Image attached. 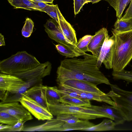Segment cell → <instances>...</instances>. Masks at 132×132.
Returning <instances> with one entry per match:
<instances>
[{
  "mask_svg": "<svg viewBox=\"0 0 132 132\" xmlns=\"http://www.w3.org/2000/svg\"><path fill=\"white\" fill-rule=\"evenodd\" d=\"M52 68L51 63L47 61L40 63L32 69L12 75L20 78L25 82L31 84L34 86L41 84L42 78L50 75Z\"/></svg>",
  "mask_w": 132,
  "mask_h": 132,
  "instance_id": "8992f818",
  "label": "cell"
},
{
  "mask_svg": "<svg viewBox=\"0 0 132 132\" xmlns=\"http://www.w3.org/2000/svg\"><path fill=\"white\" fill-rule=\"evenodd\" d=\"M26 121L19 120L15 124L11 125L9 128L4 129L2 132H14L23 131L24 125Z\"/></svg>",
  "mask_w": 132,
  "mask_h": 132,
  "instance_id": "1f68e13d",
  "label": "cell"
},
{
  "mask_svg": "<svg viewBox=\"0 0 132 132\" xmlns=\"http://www.w3.org/2000/svg\"><path fill=\"white\" fill-rule=\"evenodd\" d=\"M17 119L5 112L0 111V123H1L13 125L18 121Z\"/></svg>",
  "mask_w": 132,
  "mask_h": 132,
  "instance_id": "83f0119b",
  "label": "cell"
},
{
  "mask_svg": "<svg viewBox=\"0 0 132 132\" xmlns=\"http://www.w3.org/2000/svg\"><path fill=\"white\" fill-rule=\"evenodd\" d=\"M74 8L75 15L78 14L80 11L82 6L81 0H73Z\"/></svg>",
  "mask_w": 132,
  "mask_h": 132,
  "instance_id": "d6a6232c",
  "label": "cell"
},
{
  "mask_svg": "<svg viewBox=\"0 0 132 132\" xmlns=\"http://www.w3.org/2000/svg\"><path fill=\"white\" fill-rule=\"evenodd\" d=\"M58 18V27L66 38L76 46L77 43L76 31L71 26L63 17L59 7L57 10Z\"/></svg>",
  "mask_w": 132,
  "mask_h": 132,
  "instance_id": "5bb4252c",
  "label": "cell"
},
{
  "mask_svg": "<svg viewBox=\"0 0 132 132\" xmlns=\"http://www.w3.org/2000/svg\"><path fill=\"white\" fill-rule=\"evenodd\" d=\"M3 124H1L0 125V131H2L3 130L7 129L10 127L11 125H3Z\"/></svg>",
  "mask_w": 132,
  "mask_h": 132,
  "instance_id": "8d00e7d4",
  "label": "cell"
},
{
  "mask_svg": "<svg viewBox=\"0 0 132 132\" xmlns=\"http://www.w3.org/2000/svg\"><path fill=\"white\" fill-rule=\"evenodd\" d=\"M40 64L35 57L23 51L1 61L0 71L2 73L12 75L32 69Z\"/></svg>",
  "mask_w": 132,
  "mask_h": 132,
  "instance_id": "3957f363",
  "label": "cell"
},
{
  "mask_svg": "<svg viewBox=\"0 0 132 132\" xmlns=\"http://www.w3.org/2000/svg\"><path fill=\"white\" fill-rule=\"evenodd\" d=\"M19 102L38 120H47L53 118V115L47 109L27 96H23Z\"/></svg>",
  "mask_w": 132,
  "mask_h": 132,
  "instance_id": "9c48e42d",
  "label": "cell"
},
{
  "mask_svg": "<svg viewBox=\"0 0 132 132\" xmlns=\"http://www.w3.org/2000/svg\"><path fill=\"white\" fill-rule=\"evenodd\" d=\"M56 116L57 118L68 124L76 123L80 120L73 115L70 114H63Z\"/></svg>",
  "mask_w": 132,
  "mask_h": 132,
  "instance_id": "4dcf8cb0",
  "label": "cell"
},
{
  "mask_svg": "<svg viewBox=\"0 0 132 132\" xmlns=\"http://www.w3.org/2000/svg\"><path fill=\"white\" fill-rule=\"evenodd\" d=\"M92 0H81L82 4L83 6L86 3L91 2Z\"/></svg>",
  "mask_w": 132,
  "mask_h": 132,
  "instance_id": "f35d334b",
  "label": "cell"
},
{
  "mask_svg": "<svg viewBox=\"0 0 132 132\" xmlns=\"http://www.w3.org/2000/svg\"><path fill=\"white\" fill-rule=\"evenodd\" d=\"M108 34V31L105 28L96 32L88 45V52L98 58L106 36Z\"/></svg>",
  "mask_w": 132,
  "mask_h": 132,
  "instance_id": "4fadbf2b",
  "label": "cell"
},
{
  "mask_svg": "<svg viewBox=\"0 0 132 132\" xmlns=\"http://www.w3.org/2000/svg\"><path fill=\"white\" fill-rule=\"evenodd\" d=\"M63 83L72 87L82 91L101 95L106 94L100 89L97 85L89 82L70 79L65 81Z\"/></svg>",
  "mask_w": 132,
  "mask_h": 132,
  "instance_id": "ac0fdd59",
  "label": "cell"
},
{
  "mask_svg": "<svg viewBox=\"0 0 132 132\" xmlns=\"http://www.w3.org/2000/svg\"><path fill=\"white\" fill-rule=\"evenodd\" d=\"M116 125L115 122L112 120L110 119H105L98 124L83 129L81 130L89 131L112 130L114 129Z\"/></svg>",
  "mask_w": 132,
  "mask_h": 132,
  "instance_id": "44dd1931",
  "label": "cell"
},
{
  "mask_svg": "<svg viewBox=\"0 0 132 132\" xmlns=\"http://www.w3.org/2000/svg\"><path fill=\"white\" fill-rule=\"evenodd\" d=\"M90 101L88 100L64 95L61 96L60 103L70 105L89 108L92 106Z\"/></svg>",
  "mask_w": 132,
  "mask_h": 132,
  "instance_id": "ffe728a7",
  "label": "cell"
},
{
  "mask_svg": "<svg viewBox=\"0 0 132 132\" xmlns=\"http://www.w3.org/2000/svg\"><path fill=\"white\" fill-rule=\"evenodd\" d=\"M34 2H43L46 3L52 4L54 0H30Z\"/></svg>",
  "mask_w": 132,
  "mask_h": 132,
  "instance_id": "74e56055",
  "label": "cell"
},
{
  "mask_svg": "<svg viewBox=\"0 0 132 132\" xmlns=\"http://www.w3.org/2000/svg\"><path fill=\"white\" fill-rule=\"evenodd\" d=\"M93 35H86L80 38L77 42L76 46L81 52L85 53L88 52L87 46Z\"/></svg>",
  "mask_w": 132,
  "mask_h": 132,
  "instance_id": "4316f807",
  "label": "cell"
},
{
  "mask_svg": "<svg viewBox=\"0 0 132 132\" xmlns=\"http://www.w3.org/2000/svg\"><path fill=\"white\" fill-rule=\"evenodd\" d=\"M102 0H92L91 2L93 4L96 3Z\"/></svg>",
  "mask_w": 132,
  "mask_h": 132,
  "instance_id": "ab89813d",
  "label": "cell"
},
{
  "mask_svg": "<svg viewBox=\"0 0 132 132\" xmlns=\"http://www.w3.org/2000/svg\"><path fill=\"white\" fill-rule=\"evenodd\" d=\"M32 3L35 5L34 10L39 11L41 9L45 7L47 4L46 3L41 2L32 1Z\"/></svg>",
  "mask_w": 132,
  "mask_h": 132,
  "instance_id": "e575fe53",
  "label": "cell"
},
{
  "mask_svg": "<svg viewBox=\"0 0 132 132\" xmlns=\"http://www.w3.org/2000/svg\"><path fill=\"white\" fill-rule=\"evenodd\" d=\"M130 18H132V0H131L125 15L121 19H126Z\"/></svg>",
  "mask_w": 132,
  "mask_h": 132,
  "instance_id": "836d02e7",
  "label": "cell"
},
{
  "mask_svg": "<svg viewBox=\"0 0 132 132\" xmlns=\"http://www.w3.org/2000/svg\"><path fill=\"white\" fill-rule=\"evenodd\" d=\"M107 1L116 11V16L120 19L124 9L131 0H104Z\"/></svg>",
  "mask_w": 132,
  "mask_h": 132,
  "instance_id": "603a6c76",
  "label": "cell"
},
{
  "mask_svg": "<svg viewBox=\"0 0 132 132\" xmlns=\"http://www.w3.org/2000/svg\"><path fill=\"white\" fill-rule=\"evenodd\" d=\"M95 125L89 120L81 119L76 123L72 124H68L65 122L60 129L59 131L81 130L83 129Z\"/></svg>",
  "mask_w": 132,
  "mask_h": 132,
  "instance_id": "7402d4cb",
  "label": "cell"
},
{
  "mask_svg": "<svg viewBox=\"0 0 132 132\" xmlns=\"http://www.w3.org/2000/svg\"><path fill=\"white\" fill-rule=\"evenodd\" d=\"M58 85L59 89L75 93L80 95L83 99L103 102L111 106H116V104L107 94L105 95H101L84 91L72 87L63 83H60Z\"/></svg>",
  "mask_w": 132,
  "mask_h": 132,
  "instance_id": "7c38bea8",
  "label": "cell"
},
{
  "mask_svg": "<svg viewBox=\"0 0 132 132\" xmlns=\"http://www.w3.org/2000/svg\"><path fill=\"white\" fill-rule=\"evenodd\" d=\"M56 86H45L43 90L45 99L48 104H52L60 103L61 95L57 90Z\"/></svg>",
  "mask_w": 132,
  "mask_h": 132,
  "instance_id": "d6986e66",
  "label": "cell"
},
{
  "mask_svg": "<svg viewBox=\"0 0 132 132\" xmlns=\"http://www.w3.org/2000/svg\"><path fill=\"white\" fill-rule=\"evenodd\" d=\"M14 9H23L29 10H34L35 7L32 1L30 0H7Z\"/></svg>",
  "mask_w": 132,
  "mask_h": 132,
  "instance_id": "d4e9b609",
  "label": "cell"
},
{
  "mask_svg": "<svg viewBox=\"0 0 132 132\" xmlns=\"http://www.w3.org/2000/svg\"><path fill=\"white\" fill-rule=\"evenodd\" d=\"M34 27V23L30 18H27L21 31L22 35L25 37H29L31 35Z\"/></svg>",
  "mask_w": 132,
  "mask_h": 132,
  "instance_id": "f546056e",
  "label": "cell"
},
{
  "mask_svg": "<svg viewBox=\"0 0 132 132\" xmlns=\"http://www.w3.org/2000/svg\"></svg>",
  "mask_w": 132,
  "mask_h": 132,
  "instance_id": "60d3db41",
  "label": "cell"
},
{
  "mask_svg": "<svg viewBox=\"0 0 132 132\" xmlns=\"http://www.w3.org/2000/svg\"><path fill=\"white\" fill-rule=\"evenodd\" d=\"M45 86L41 84L34 85L28 89L22 95L32 99L49 111L48 104L43 93Z\"/></svg>",
  "mask_w": 132,
  "mask_h": 132,
  "instance_id": "2e32d148",
  "label": "cell"
},
{
  "mask_svg": "<svg viewBox=\"0 0 132 132\" xmlns=\"http://www.w3.org/2000/svg\"><path fill=\"white\" fill-rule=\"evenodd\" d=\"M58 8L57 5H49L48 4L45 7L40 10V11L46 13L58 23V18L57 10Z\"/></svg>",
  "mask_w": 132,
  "mask_h": 132,
  "instance_id": "f1b7e54d",
  "label": "cell"
},
{
  "mask_svg": "<svg viewBox=\"0 0 132 132\" xmlns=\"http://www.w3.org/2000/svg\"><path fill=\"white\" fill-rule=\"evenodd\" d=\"M5 45V43L4 36L1 33L0 34V46H1Z\"/></svg>",
  "mask_w": 132,
  "mask_h": 132,
  "instance_id": "d590c367",
  "label": "cell"
},
{
  "mask_svg": "<svg viewBox=\"0 0 132 132\" xmlns=\"http://www.w3.org/2000/svg\"><path fill=\"white\" fill-rule=\"evenodd\" d=\"M18 102L0 103V111L7 112L18 120L28 121L33 118L30 113Z\"/></svg>",
  "mask_w": 132,
  "mask_h": 132,
  "instance_id": "8fae6325",
  "label": "cell"
},
{
  "mask_svg": "<svg viewBox=\"0 0 132 132\" xmlns=\"http://www.w3.org/2000/svg\"><path fill=\"white\" fill-rule=\"evenodd\" d=\"M113 29L117 32H125L132 30V18L128 19H117Z\"/></svg>",
  "mask_w": 132,
  "mask_h": 132,
  "instance_id": "cb8c5ba5",
  "label": "cell"
},
{
  "mask_svg": "<svg viewBox=\"0 0 132 132\" xmlns=\"http://www.w3.org/2000/svg\"><path fill=\"white\" fill-rule=\"evenodd\" d=\"M89 108L108 115L110 117L111 119L114 121L116 125L122 124L126 121L120 112L115 106L106 105L101 106L92 105Z\"/></svg>",
  "mask_w": 132,
  "mask_h": 132,
  "instance_id": "e0dca14e",
  "label": "cell"
},
{
  "mask_svg": "<svg viewBox=\"0 0 132 132\" xmlns=\"http://www.w3.org/2000/svg\"><path fill=\"white\" fill-rule=\"evenodd\" d=\"M28 88V86L26 82L18 77L12 75L0 73V91L23 93Z\"/></svg>",
  "mask_w": 132,
  "mask_h": 132,
  "instance_id": "52a82bcc",
  "label": "cell"
},
{
  "mask_svg": "<svg viewBox=\"0 0 132 132\" xmlns=\"http://www.w3.org/2000/svg\"><path fill=\"white\" fill-rule=\"evenodd\" d=\"M114 40L112 35L110 37L108 34L106 36L97 58V66L100 68L103 63L108 69L112 68V63Z\"/></svg>",
  "mask_w": 132,
  "mask_h": 132,
  "instance_id": "30bf717a",
  "label": "cell"
},
{
  "mask_svg": "<svg viewBox=\"0 0 132 132\" xmlns=\"http://www.w3.org/2000/svg\"><path fill=\"white\" fill-rule=\"evenodd\" d=\"M65 122L57 118L47 120L45 123L37 126L24 127L23 131H59Z\"/></svg>",
  "mask_w": 132,
  "mask_h": 132,
  "instance_id": "9a60e30c",
  "label": "cell"
},
{
  "mask_svg": "<svg viewBox=\"0 0 132 132\" xmlns=\"http://www.w3.org/2000/svg\"><path fill=\"white\" fill-rule=\"evenodd\" d=\"M48 104L49 111L55 116L63 114H70L83 120L103 118L111 119L107 114L89 108L70 105L61 103L53 104Z\"/></svg>",
  "mask_w": 132,
  "mask_h": 132,
  "instance_id": "277c9868",
  "label": "cell"
},
{
  "mask_svg": "<svg viewBox=\"0 0 132 132\" xmlns=\"http://www.w3.org/2000/svg\"><path fill=\"white\" fill-rule=\"evenodd\" d=\"M107 95L115 103V106L126 121H132V92L123 90L116 85L111 84Z\"/></svg>",
  "mask_w": 132,
  "mask_h": 132,
  "instance_id": "5b68a950",
  "label": "cell"
},
{
  "mask_svg": "<svg viewBox=\"0 0 132 132\" xmlns=\"http://www.w3.org/2000/svg\"><path fill=\"white\" fill-rule=\"evenodd\" d=\"M84 58L75 57L62 61L56 71L57 84L70 79L89 82L96 85H110L109 80L97 66V58L86 53Z\"/></svg>",
  "mask_w": 132,
  "mask_h": 132,
  "instance_id": "6da1fadb",
  "label": "cell"
},
{
  "mask_svg": "<svg viewBox=\"0 0 132 132\" xmlns=\"http://www.w3.org/2000/svg\"><path fill=\"white\" fill-rule=\"evenodd\" d=\"M114 40L112 66L113 71L124 70L132 59V30L118 32L112 29Z\"/></svg>",
  "mask_w": 132,
  "mask_h": 132,
  "instance_id": "7a4b0ae2",
  "label": "cell"
},
{
  "mask_svg": "<svg viewBox=\"0 0 132 132\" xmlns=\"http://www.w3.org/2000/svg\"><path fill=\"white\" fill-rule=\"evenodd\" d=\"M44 26L45 31L51 39L83 55L86 53L81 52L76 45L66 38L60 30L58 23L55 20L51 19L48 20Z\"/></svg>",
  "mask_w": 132,
  "mask_h": 132,
  "instance_id": "ba28073f",
  "label": "cell"
},
{
  "mask_svg": "<svg viewBox=\"0 0 132 132\" xmlns=\"http://www.w3.org/2000/svg\"><path fill=\"white\" fill-rule=\"evenodd\" d=\"M56 49L61 55L66 58H74L83 55L63 45L58 44L55 45Z\"/></svg>",
  "mask_w": 132,
  "mask_h": 132,
  "instance_id": "484cf974",
  "label": "cell"
}]
</instances>
